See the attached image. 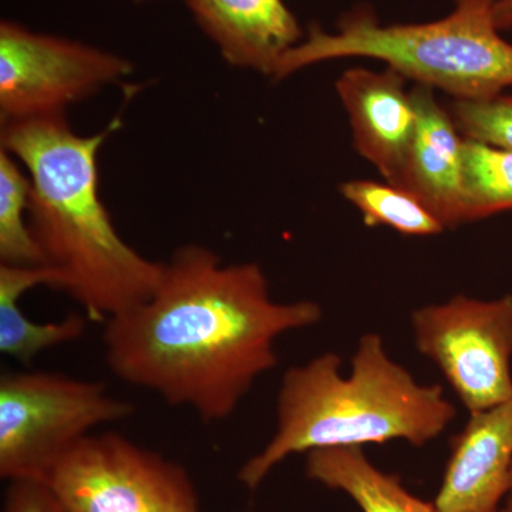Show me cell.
I'll use <instances>...</instances> for the list:
<instances>
[{"instance_id":"9c48e42d","label":"cell","mask_w":512,"mask_h":512,"mask_svg":"<svg viewBox=\"0 0 512 512\" xmlns=\"http://www.w3.org/2000/svg\"><path fill=\"white\" fill-rule=\"evenodd\" d=\"M406 80L389 67L384 72L356 67L336 82L357 153L394 185L402 180L417 127L416 104Z\"/></svg>"},{"instance_id":"44dd1931","label":"cell","mask_w":512,"mask_h":512,"mask_svg":"<svg viewBox=\"0 0 512 512\" xmlns=\"http://www.w3.org/2000/svg\"><path fill=\"white\" fill-rule=\"evenodd\" d=\"M498 512H512V493L507 495L503 505H501L500 511Z\"/></svg>"},{"instance_id":"7402d4cb","label":"cell","mask_w":512,"mask_h":512,"mask_svg":"<svg viewBox=\"0 0 512 512\" xmlns=\"http://www.w3.org/2000/svg\"><path fill=\"white\" fill-rule=\"evenodd\" d=\"M134 2H136V3H146V2H148V0H134Z\"/></svg>"},{"instance_id":"7a4b0ae2","label":"cell","mask_w":512,"mask_h":512,"mask_svg":"<svg viewBox=\"0 0 512 512\" xmlns=\"http://www.w3.org/2000/svg\"><path fill=\"white\" fill-rule=\"evenodd\" d=\"M120 127L116 117L100 133L82 136L60 116L2 124L0 137L28 171L30 229L47 266L87 318L99 322L146 301L163 274V262L121 238L100 198L97 157Z\"/></svg>"},{"instance_id":"7c38bea8","label":"cell","mask_w":512,"mask_h":512,"mask_svg":"<svg viewBox=\"0 0 512 512\" xmlns=\"http://www.w3.org/2000/svg\"><path fill=\"white\" fill-rule=\"evenodd\" d=\"M417 127L399 187L419 197L446 228L464 224V143L450 111L434 90L417 84L412 90Z\"/></svg>"},{"instance_id":"277c9868","label":"cell","mask_w":512,"mask_h":512,"mask_svg":"<svg viewBox=\"0 0 512 512\" xmlns=\"http://www.w3.org/2000/svg\"><path fill=\"white\" fill-rule=\"evenodd\" d=\"M494 3L456 0L446 18L406 25H380L372 9L359 6L340 18L336 32L312 23L305 39L281 60L274 79L326 60L369 57L454 100L498 96L512 87V45L495 26Z\"/></svg>"},{"instance_id":"e0dca14e","label":"cell","mask_w":512,"mask_h":512,"mask_svg":"<svg viewBox=\"0 0 512 512\" xmlns=\"http://www.w3.org/2000/svg\"><path fill=\"white\" fill-rule=\"evenodd\" d=\"M464 224L512 211V151L464 143Z\"/></svg>"},{"instance_id":"6da1fadb","label":"cell","mask_w":512,"mask_h":512,"mask_svg":"<svg viewBox=\"0 0 512 512\" xmlns=\"http://www.w3.org/2000/svg\"><path fill=\"white\" fill-rule=\"evenodd\" d=\"M322 315L313 301L275 302L255 262L225 265L187 244L163 262L150 298L106 320L104 357L121 382L217 423L278 365L276 339Z\"/></svg>"},{"instance_id":"603a6c76","label":"cell","mask_w":512,"mask_h":512,"mask_svg":"<svg viewBox=\"0 0 512 512\" xmlns=\"http://www.w3.org/2000/svg\"><path fill=\"white\" fill-rule=\"evenodd\" d=\"M510 493H512V468H511Z\"/></svg>"},{"instance_id":"ffe728a7","label":"cell","mask_w":512,"mask_h":512,"mask_svg":"<svg viewBox=\"0 0 512 512\" xmlns=\"http://www.w3.org/2000/svg\"><path fill=\"white\" fill-rule=\"evenodd\" d=\"M494 22L500 32L512 29V0H495Z\"/></svg>"},{"instance_id":"4fadbf2b","label":"cell","mask_w":512,"mask_h":512,"mask_svg":"<svg viewBox=\"0 0 512 512\" xmlns=\"http://www.w3.org/2000/svg\"><path fill=\"white\" fill-rule=\"evenodd\" d=\"M42 285L62 291V276L52 266L0 265V352L20 365L30 366L45 350L82 339L90 322L80 313L57 322L29 319L20 309V298Z\"/></svg>"},{"instance_id":"30bf717a","label":"cell","mask_w":512,"mask_h":512,"mask_svg":"<svg viewBox=\"0 0 512 512\" xmlns=\"http://www.w3.org/2000/svg\"><path fill=\"white\" fill-rule=\"evenodd\" d=\"M512 400L470 414L451 439L443 483L434 505L439 512H498L510 494Z\"/></svg>"},{"instance_id":"5bb4252c","label":"cell","mask_w":512,"mask_h":512,"mask_svg":"<svg viewBox=\"0 0 512 512\" xmlns=\"http://www.w3.org/2000/svg\"><path fill=\"white\" fill-rule=\"evenodd\" d=\"M306 476L348 494L363 512H439L409 493L399 477L370 463L363 447L322 448L308 453Z\"/></svg>"},{"instance_id":"52a82bcc","label":"cell","mask_w":512,"mask_h":512,"mask_svg":"<svg viewBox=\"0 0 512 512\" xmlns=\"http://www.w3.org/2000/svg\"><path fill=\"white\" fill-rule=\"evenodd\" d=\"M414 342L468 413L512 400V295L478 301L457 295L412 315Z\"/></svg>"},{"instance_id":"9a60e30c","label":"cell","mask_w":512,"mask_h":512,"mask_svg":"<svg viewBox=\"0 0 512 512\" xmlns=\"http://www.w3.org/2000/svg\"><path fill=\"white\" fill-rule=\"evenodd\" d=\"M340 192L362 214L367 227L392 228L412 237H431L446 229L419 197L399 185L352 180L342 184Z\"/></svg>"},{"instance_id":"d6986e66","label":"cell","mask_w":512,"mask_h":512,"mask_svg":"<svg viewBox=\"0 0 512 512\" xmlns=\"http://www.w3.org/2000/svg\"><path fill=\"white\" fill-rule=\"evenodd\" d=\"M2 512H66L55 494L39 481H12L3 498Z\"/></svg>"},{"instance_id":"5b68a950","label":"cell","mask_w":512,"mask_h":512,"mask_svg":"<svg viewBox=\"0 0 512 512\" xmlns=\"http://www.w3.org/2000/svg\"><path fill=\"white\" fill-rule=\"evenodd\" d=\"M134 410L101 382L55 372H3L0 477L43 483L77 444Z\"/></svg>"},{"instance_id":"8992f818","label":"cell","mask_w":512,"mask_h":512,"mask_svg":"<svg viewBox=\"0 0 512 512\" xmlns=\"http://www.w3.org/2000/svg\"><path fill=\"white\" fill-rule=\"evenodd\" d=\"M43 484L66 512H200L183 466L116 431L86 437Z\"/></svg>"},{"instance_id":"ba28073f","label":"cell","mask_w":512,"mask_h":512,"mask_svg":"<svg viewBox=\"0 0 512 512\" xmlns=\"http://www.w3.org/2000/svg\"><path fill=\"white\" fill-rule=\"evenodd\" d=\"M133 73V64L97 47L0 23V119L64 116L67 107Z\"/></svg>"},{"instance_id":"2e32d148","label":"cell","mask_w":512,"mask_h":512,"mask_svg":"<svg viewBox=\"0 0 512 512\" xmlns=\"http://www.w3.org/2000/svg\"><path fill=\"white\" fill-rule=\"evenodd\" d=\"M32 183L22 163L0 148V265L47 266L32 229Z\"/></svg>"},{"instance_id":"3957f363","label":"cell","mask_w":512,"mask_h":512,"mask_svg":"<svg viewBox=\"0 0 512 512\" xmlns=\"http://www.w3.org/2000/svg\"><path fill=\"white\" fill-rule=\"evenodd\" d=\"M440 384H421L394 362L382 336L367 333L342 375V357L326 352L286 370L276 399V429L238 471L254 491L286 458L322 448L404 440L423 447L456 419Z\"/></svg>"},{"instance_id":"8fae6325","label":"cell","mask_w":512,"mask_h":512,"mask_svg":"<svg viewBox=\"0 0 512 512\" xmlns=\"http://www.w3.org/2000/svg\"><path fill=\"white\" fill-rule=\"evenodd\" d=\"M195 22L225 62L274 79L302 28L284 0H185Z\"/></svg>"},{"instance_id":"ac0fdd59","label":"cell","mask_w":512,"mask_h":512,"mask_svg":"<svg viewBox=\"0 0 512 512\" xmlns=\"http://www.w3.org/2000/svg\"><path fill=\"white\" fill-rule=\"evenodd\" d=\"M450 114L464 138L512 151V94L454 100Z\"/></svg>"}]
</instances>
